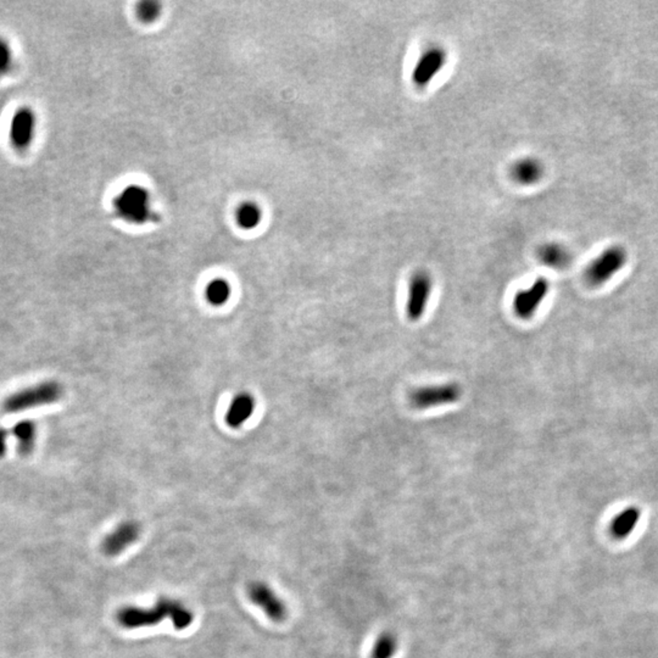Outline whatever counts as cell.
<instances>
[{
	"label": "cell",
	"instance_id": "obj_3",
	"mask_svg": "<svg viewBox=\"0 0 658 658\" xmlns=\"http://www.w3.org/2000/svg\"><path fill=\"white\" fill-rule=\"evenodd\" d=\"M628 251L622 245H612L602 251L600 255L587 265L584 271V280L587 286L598 288L606 284L618 272L625 267Z\"/></svg>",
	"mask_w": 658,
	"mask_h": 658
},
{
	"label": "cell",
	"instance_id": "obj_11",
	"mask_svg": "<svg viewBox=\"0 0 658 658\" xmlns=\"http://www.w3.org/2000/svg\"><path fill=\"white\" fill-rule=\"evenodd\" d=\"M142 528L134 520H126L118 524L102 542V549L107 556L115 557L125 551L133 542L138 540Z\"/></svg>",
	"mask_w": 658,
	"mask_h": 658
},
{
	"label": "cell",
	"instance_id": "obj_22",
	"mask_svg": "<svg viewBox=\"0 0 658 658\" xmlns=\"http://www.w3.org/2000/svg\"><path fill=\"white\" fill-rule=\"evenodd\" d=\"M8 430L0 427V457H3L6 453V441H8Z\"/></svg>",
	"mask_w": 658,
	"mask_h": 658
},
{
	"label": "cell",
	"instance_id": "obj_2",
	"mask_svg": "<svg viewBox=\"0 0 658 658\" xmlns=\"http://www.w3.org/2000/svg\"><path fill=\"white\" fill-rule=\"evenodd\" d=\"M64 395V388L55 381H46L32 387L21 389L4 399L1 403L3 412L19 414L31 408H41L46 405L60 401Z\"/></svg>",
	"mask_w": 658,
	"mask_h": 658
},
{
	"label": "cell",
	"instance_id": "obj_21",
	"mask_svg": "<svg viewBox=\"0 0 658 658\" xmlns=\"http://www.w3.org/2000/svg\"><path fill=\"white\" fill-rule=\"evenodd\" d=\"M161 12V6L156 1H143L138 6V16L145 22H153Z\"/></svg>",
	"mask_w": 658,
	"mask_h": 658
},
{
	"label": "cell",
	"instance_id": "obj_12",
	"mask_svg": "<svg viewBox=\"0 0 658 658\" xmlns=\"http://www.w3.org/2000/svg\"><path fill=\"white\" fill-rule=\"evenodd\" d=\"M511 174L517 183L523 185L536 184L544 176V166L542 163L534 158H520L513 163L511 169Z\"/></svg>",
	"mask_w": 658,
	"mask_h": 658
},
{
	"label": "cell",
	"instance_id": "obj_20",
	"mask_svg": "<svg viewBox=\"0 0 658 658\" xmlns=\"http://www.w3.org/2000/svg\"><path fill=\"white\" fill-rule=\"evenodd\" d=\"M14 62L15 57L10 42L4 37H0V80L10 73L14 68Z\"/></svg>",
	"mask_w": 658,
	"mask_h": 658
},
{
	"label": "cell",
	"instance_id": "obj_7",
	"mask_svg": "<svg viewBox=\"0 0 658 658\" xmlns=\"http://www.w3.org/2000/svg\"><path fill=\"white\" fill-rule=\"evenodd\" d=\"M37 115L31 107H21L12 115L10 122L9 138L11 145L19 150L25 152L31 148L36 139Z\"/></svg>",
	"mask_w": 658,
	"mask_h": 658
},
{
	"label": "cell",
	"instance_id": "obj_13",
	"mask_svg": "<svg viewBox=\"0 0 658 658\" xmlns=\"http://www.w3.org/2000/svg\"><path fill=\"white\" fill-rule=\"evenodd\" d=\"M538 257L542 265L554 270H563L571 265V251L560 243H546L541 245L538 251Z\"/></svg>",
	"mask_w": 658,
	"mask_h": 658
},
{
	"label": "cell",
	"instance_id": "obj_5",
	"mask_svg": "<svg viewBox=\"0 0 658 658\" xmlns=\"http://www.w3.org/2000/svg\"><path fill=\"white\" fill-rule=\"evenodd\" d=\"M462 396V388L457 383H443L419 387L410 393L408 400L414 408L427 410L439 408L459 401Z\"/></svg>",
	"mask_w": 658,
	"mask_h": 658
},
{
	"label": "cell",
	"instance_id": "obj_1",
	"mask_svg": "<svg viewBox=\"0 0 658 658\" xmlns=\"http://www.w3.org/2000/svg\"><path fill=\"white\" fill-rule=\"evenodd\" d=\"M165 618H170L177 630H183L193 623L194 614L182 602L169 597L158 598L153 607L123 606L116 613V621L125 629L154 627Z\"/></svg>",
	"mask_w": 658,
	"mask_h": 658
},
{
	"label": "cell",
	"instance_id": "obj_14",
	"mask_svg": "<svg viewBox=\"0 0 658 658\" xmlns=\"http://www.w3.org/2000/svg\"><path fill=\"white\" fill-rule=\"evenodd\" d=\"M255 408V400L251 396L250 394L241 393L237 395L228 408L227 412V423L230 424L232 428L240 427L244 424L248 419H250L251 414L254 412Z\"/></svg>",
	"mask_w": 658,
	"mask_h": 658
},
{
	"label": "cell",
	"instance_id": "obj_9",
	"mask_svg": "<svg viewBox=\"0 0 658 658\" xmlns=\"http://www.w3.org/2000/svg\"><path fill=\"white\" fill-rule=\"evenodd\" d=\"M246 592L250 601L257 607H260L265 612L266 616L273 622H282L286 619L288 614L286 603L277 596L276 592H273L266 583H250Z\"/></svg>",
	"mask_w": 658,
	"mask_h": 658
},
{
	"label": "cell",
	"instance_id": "obj_10",
	"mask_svg": "<svg viewBox=\"0 0 658 658\" xmlns=\"http://www.w3.org/2000/svg\"><path fill=\"white\" fill-rule=\"evenodd\" d=\"M448 62V54L441 46H430L422 53L412 71V82L419 88L428 86L434 77L443 70Z\"/></svg>",
	"mask_w": 658,
	"mask_h": 658
},
{
	"label": "cell",
	"instance_id": "obj_18",
	"mask_svg": "<svg viewBox=\"0 0 658 658\" xmlns=\"http://www.w3.org/2000/svg\"><path fill=\"white\" fill-rule=\"evenodd\" d=\"M230 296V286L228 282L222 278H217L210 282L206 288V298L210 304L214 307H221L227 302Z\"/></svg>",
	"mask_w": 658,
	"mask_h": 658
},
{
	"label": "cell",
	"instance_id": "obj_4",
	"mask_svg": "<svg viewBox=\"0 0 658 658\" xmlns=\"http://www.w3.org/2000/svg\"><path fill=\"white\" fill-rule=\"evenodd\" d=\"M113 208L121 219L134 225H143L153 216L148 190L136 184L128 185L116 195Z\"/></svg>",
	"mask_w": 658,
	"mask_h": 658
},
{
	"label": "cell",
	"instance_id": "obj_16",
	"mask_svg": "<svg viewBox=\"0 0 658 658\" xmlns=\"http://www.w3.org/2000/svg\"><path fill=\"white\" fill-rule=\"evenodd\" d=\"M12 434L17 440V448L21 454H31L32 449L36 443V423L30 419L21 421L14 426Z\"/></svg>",
	"mask_w": 658,
	"mask_h": 658
},
{
	"label": "cell",
	"instance_id": "obj_15",
	"mask_svg": "<svg viewBox=\"0 0 658 658\" xmlns=\"http://www.w3.org/2000/svg\"><path fill=\"white\" fill-rule=\"evenodd\" d=\"M640 520V511L635 506L627 507L625 510L621 511L611 522V533L614 538L622 539L629 536L632 531L635 529Z\"/></svg>",
	"mask_w": 658,
	"mask_h": 658
},
{
	"label": "cell",
	"instance_id": "obj_8",
	"mask_svg": "<svg viewBox=\"0 0 658 658\" xmlns=\"http://www.w3.org/2000/svg\"><path fill=\"white\" fill-rule=\"evenodd\" d=\"M549 291H550V282L544 277H540L533 282V284L529 288L517 291L512 302L515 316L524 321L531 320L539 310L542 301L545 300Z\"/></svg>",
	"mask_w": 658,
	"mask_h": 658
},
{
	"label": "cell",
	"instance_id": "obj_19",
	"mask_svg": "<svg viewBox=\"0 0 658 658\" xmlns=\"http://www.w3.org/2000/svg\"><path fill=\"white\" fill-rule=\"evenodd\" d=\"M398 641L393 634L384 633L377 639L372 650V658H393Z\"/></svg>",
	"mask_w": 658,
	"mask_h": 658
},
{
	"label": "cell",
	"instance_id": "obj_6",
	"mask_svg": "<svg viewBox=\"0 0 658 658\" xmlns=\"http://www.w3.org/2000/svg\"><path fill=\"white\" fill-rule=\"evenodd\" d=\"M433 291V280L426 271H417L408 282L406 316L410 321H419L428 307Z\"/></svg>",
	"mask_w": 658,
	"mask_h": 658
},
{
	"label": "cell",
	"instance_id": "obj_17",
	"mask_svg": "<svg viewBox=\"0 0 658 658\" xmlns=\"http://www.w3.org/2000/svg\"><path fill=\"white\" fill-rule=\"evenodd\" d=\"M261 210L254 203H244L237 211V221L238 225L244 230H253L260 223Z\"/></svg>",
	"mask_w": 658,
	"mask_h": 658
}]
</instances>
